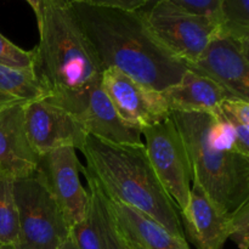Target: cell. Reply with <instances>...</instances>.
Wrapping results in <instances>:
<instances>
[{
  "label": "cell",
  "mask_w": 249,
  "mask_h": 249,
  "mask_svg": "<svg viewBox=\"0 0 249 249\" xmlns=\"http://www.w3.org/2000/svg\"><path fill=\"white\" fill-rule=\"evenodd\" d=\"M101 87L119 117L140 131L170 117L160 91L143 87L116 68L102 72Z\"/></svg>",
  "instance_id": "cell-10"
},
{
  "label": "cell",
  "mask_w": 249,
  "mask_h": 249,
  "mask_svg": "<svg viewBox=\"0 0 249 249\" xmlns=\"http://www.w3.org/2000/svg\"><path fill=\"white\" fill-rule=\"evenodd\" d=\"M148 160L179 211L185 208L192 184L189 155L172 117L141 130Z\"/></svg>",
  "instance_id": "cell-7"
},
{
  "label": "cell",
  "mask_w": 249,
  "mask_h": 249,
  "mask_svg": "<svg viewBox=\"0 0 249 249\" xmlns=\"http://www.w3.org/2000/svg\"><path fill=\"white\" fill-rule=\"evenodd\" d=\"M14 181L15 179L0 173V245L12 248L18 236V211Z\"/></svg>",
  "instance_id": "cell-20"
},
{
  "label": "cell",
  "mask_w": 249,
  "mask_h": 249,
  "mask_svg": "<svg viewBox=\"0 0 249 249\" xmlns=\"http://www.w3.org/2000/svg\"><path fill=\"white\" fill-rule=\"evenodd\" d=\"M38 162V153L27 136L24 106L0 111V173L15 180L31 177Z\"/></svg>",
  "instance_id": "cell-14"
},
{
  "label": "cell",
  "mask_w": 249,
  "mask_h": 249,
  "mask_svg": "<svg viewBox=\"0 0 249 249\" xmlns=\"http://www.w3.org/2000/svg\"><path fill=\"white\" fill-rule=\"evenodd\" d=\"M155 1H157V0H152L150 4ZM169 1L174 2V4L179 5V6L184 7V9L189 10L191 12L206 15V16H211L215 19L216 16H218L219 0H169Z\"/></svg>",
  "instance_id": "cell-24"
},
{
  "label": "cell",
  "mask_w": 249,
  "mask_h": 249,
  "mask_svg": "<svg viewBox=\"0 0 249 249\" xmlns=\"http://www.w3.org/2000/svg\"><path fill=\"white\" fill-rule=\"evenodd\" d=\"M249 40L216 34L187 70L220 85L233 99L249 102Z\"/></svg>",
  "instance_id": "cell-8"
},
{
  "label": "cell",
  "mask_w": 249,
  "mask_h": 249,
  "mask_svg": "<svg viewBox=\"0 0 249 249\" xmlns=\"http://www.w3.org/2000/svg\"><path fill=\"white\" fill-rule=\"evenodd\" d=\"M73 116L79 121L88 135L119 145H142L141 131L119 117L101 85L88 94Z\"/></svg>",
  "instance_id": "cell-15"
},
{
  "label": "cell",
  "mask_w": 249,
  "mask_h": 249,
  "mask_svg": "<svg viewBox=\"0 0 249 249\" xmlns=\"http://www.w3.org/2000/svg\"><path fill=\"white\" fill-rule=\"evenodd\" d=\"M57 249H79V248H78L77 243L74 242L72 236H70V237L67 238V241H65V242H63Z\"/></svg>",
  "instance_id": "cell-26"
},
{
  "label": "cell",
  "mask_w": 249,
  "mask_h": 249,
  "mask_svg": "<svg viewBox=\"0 0 249 249\" xmlns=\"http://www.w3.org/2000/svg\"><path fill=\"white\" fill-rule=\"evenodd\" d=\"M24 1L32 7L34 15H36V22H38L40 19L41 10H43V0H24Z\"/></svg>",
  "instance_id": "cell-25"
},
{
  "label": "cell",
  "mask_w": 249,
  "mask_h": 249,
  "mask_svg": "<svg viewBox=\"0 0 249 249\" xmlns=\"http://www.w3.org/2000/svg\"><path fill=\"white\" fill-rule=\"evenodd\" d=\"M189 155L192 181L223 214L249 201V157L232 151L216 114L170 111Z\"/></svg>",
  "instance_id": "cell-4"
},
{
  "label": "cell",
  "mask_w": 249,
  "mask_h": 249,
  "mask_svg": "<svg viewBox=\"0 0 249 249\" xmlns=\"http://www.w3.org/2000/svg\"><path fill=\"white\" fill-rule=\"evenodd\" d=\"M80 164L73 147H61L39 157L36 174L62 209L71 229L87 212L89 195L79 179Z\"/></svg>",
  "instance_id": "cell-9"
},
{
  "label": "cell",
  "mask_w": 249,
  "mask_h": 249,
  "mask_svg": "<svg viewBox=\"0 0 249 249\" xmlns=\"http://www.w3.org/2000/svg\"><path fill=\"white\" fill-rule=\"evenodd\" d=\"M229 238L237 245L238 249H248L249 246V201L229 216Z\"/></svg>",
  "instance_id": "cell-22"
},
{
  "label": "cell",
  "mask_w": 249,
  "mask_h": 249,
  "mask_svg": "<svg viewBox=\"0 0 249 249\" xmlns=\"http://www.w3.org/2000/svg\"><path fill=\"white\" fill-rule=\"evenodd\" d=\"M108 201L119 232L129 249H190L185 238L173 235L142 212L109 197Z\"/></svg>",
  "instance_id": "cell-16"
},
{
  "label": "cell",
  "mask_w": 249,
  "mask_h": 249,
  "mask_svg": "<svg viewBox=\"0 0 249 249\" xmlns=\"http://www.w3.org/2000/svg\"><path fill=\"white\" fill-rule=\"evenodd\" d=\"M219 34L249 40V0H219Z\"/></svg>",
  "instance_id": "cell-19"
},
{
  "label": "cell",
  "mask_w": 249,
  "mask_h": 249,
  "mask_svg": "<svg viewBox=\"0 0 249 249\" xmlns=\"http://www.w3.org/2000/svg\"><path fill=\"white\" fill-rule=\"evenodd\" d=\"M160 94L169 111L213 114L218 113L221 102L233 99L215 82L190 70L178 84L172 85Z\"/></svg>",
  "instance_id": "cell-17"
},
{
  "label": "cell",
  "mask_w": 249,
  "mask_h": 249,
  "mask_svg": "<svg viewBox=\"0 0 249 249\" xmlns=\"http://www.w3.org/2000/svg\"><path fill=\"white\" fill-rule=\"evenodd\" d=\"M0 249H14V248H12V247H9V246L0 245Z\"/></svg>",
  "instance_id": "cell-28"
},
{
  "label": "cell",
  "mask_w": 249,
  "mask_h": 249,
  "mask_svg": "<svg viewBox=\"0 0 249 249\" xmlns=\"http://www.w3.org/2000/svg\"><path fill=\"white\" fill-rule=\"evenodd\" d=\"M49 1L57 5H71V0H49Z\"/></svg>",
  "instance_id": "cell-27"
},
{
  "label": "cell",
  "mask_w": 249,
  "mask_h": 249,
  "mask_svg": "<svg viewBox=\"0 0 249 249\" xmlns=\"http://www.w3.org/2000/svg\"><path fill=\"white\" fill-rule=\"evenodd\" d=\"M82 173L87 178L89 202L82 220L71 229V236L78 248L129 249L119 232L108 197L84 167Z\"/></svg>",
  "instance_id": "cell-12"
},
{
  "label": "cell",
  "mask_w": 249,
  "mask_h": 249,
  "mask_svg": "<svg viewBox=\"0 0 249 249\" xmlns=\"http://www.w3.org/2000/svg\"><path fill=\"white\" fill-rule=\"evenodd\" d=\"M158 40L185 65L196 61L219 33L215 18L191 12L169 0L140 10Z\"/></svg>",
  "instance_id": "cell-6"
},
{
  "label": "cell",
  "mask_w": 249,
  "mask_h": 249,
  "mask_svg": "<svg viewBox=\"0 0 249 249\" xmlns=\"http://www.w3.org/2000/svg\"><path fill=\"white\" fill-rule=\"evenodd\" d=\"M180 214L182 230L197 249L224 248L230 233L229 216L221 213L196 182L192 181L189 199Z\"/></svg>",
  "instance_id": "cell-13"
},
{
  "label": "cell",
  "mask_w": 249,
  "mask_h": 249,
  "mask_svg": "<svg viewBox=\"0 0 249 249\" xmlns=\"http://www.w3.org/2000/svg\"><path fill=\"white\" fill-rule=\"evenodd\" d=\"M80 151L87 172L109 198L142 212L185 238L177 207L158 180L143 143L119 145L88 135Z\"/></svg>",
  "instance_id": "cell-3"
},
{
  "label": "cell",
  "mask_w": 249,
  "mask_h": 249,
  "mask_svg": "<svg viewBox=\"0 0 249 249\" xmlns=\"http://www.w3.org/2000/svg\"><path fill=\"white\" fill-rule=\"evenodd\" d=\"M36 24L40 39L34 48V71L48 90L46 99L74 114L101 85V66L71 5L43 0Z\"/></svg>",
  "instance_id": "cell-2"
},
{
  "label": "cell",
  "mask_w": 249,
  "mask_h": 249,
  "mask_svg": "<svg viewBox=\"0 0 249 249\" xmlns=\"http://www.w3.org/2000/svg\"><path fill=\"white\" fill-rule=\"evenodd\" d=\"M36 49L23 50L0 33V65L11 68H34Z\"/></svg>",
  "instance_id": "cell-21"
},
{
  "label": "cell",
  "mask_w": 249,
  "mask_h": 249,
  "mask_svg": "<svg viewBox=\"0 0 249 249\" xmlns=\"http://www.w3.org/2000/svg\"><path fill=\"white\" fill-rule=\"evenodd\" d=\"M151 1L152 0H71V5L87 4L94 6L114 7V9L128 10V11H140Z\"/></svg>",
  "instance_id": "cell-23"
},
{
  "label": "cell",
  "mask_w": 249,
  "mask_h": 249,
  "mask_svg": "<svg viewBox=\"0 0 249 249\" xmlns=\"http://www.w3.org/2000/svg\"><path fill=\"white\" fill-rule=\"evenodd\" d=\"M27 136L38 156L61 147L82 150L88 134L77 118L48 99L24 106Z\"/></svg>",
  "instance_id": "cell-11"
},
{
  "label": "cell",
  "mask_w": 249,
  "mask_h": 249,
  "mask_svg": "<svg viewBox=\"0 0 249 249\" xmlns=\"http://www.w3.org/2000/svg\"><path fill=\"white\" fill-rule=\"evenodd\" d=\"M102 72L116 68L148 89L164 91L187 67L153 34L141 11L71 5Z\"/></svg>",
  "instance_id": "cell-1"
},
{
  "label": "cell",
  "mask_w": 249,
  "mask_h": 249,
  "mask_svg": "<svg viewBox=\"0 0 249 249\" xmlns=\"http://www.w3.org/2000/svg\"><path fill=\"white\" fill-rule=\"evenodd\" d=\"M18 236L14 249H57L71 236L62 209L38 175L14 181Z\"/></svg>",
  "instance_id": "cell-5"
},
{
  "label": "cell",
  "mask_w": 249,
  "mask_h": 249,
  "mask_svg": "<svg viewBox=\"0 0 249 249\" xmlns=\"http://www.w3.org/2000/svg\"><path fill=\"white\" fill-rule=\"evenodd\" d=\"M49 97L34 68H11L0 65V111Z\"/></svg>",
  "instance_id": "cell-18"
}]
</instances>
